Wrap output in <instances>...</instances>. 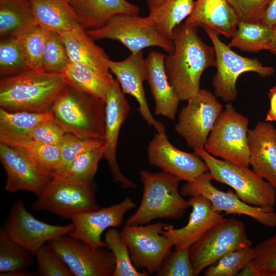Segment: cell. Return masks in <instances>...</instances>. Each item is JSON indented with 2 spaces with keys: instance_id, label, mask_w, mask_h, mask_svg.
Here are the masks:
<instances>
[{
  "instance_id": "obj_36",
  "label": "cell",
  "mask_w": 276,
  "mask_h": 276,
  "mask_svg": "<svg viewBox=\"0 0 276 276\" xmlns=\"http://www.w3.org/2000/svg\"><path fill=\"white\" fill-rule=\"evenodd\" d=\"M103 145L83 152L63 173L54 175L78 182L89 183L94 181L99 162L103 157Z\"/></svg>"
},
{
  "instance_id": "obj_39",
  "label": "cell",
  "mask_w": 276,
  "mask_h": 276,
  "mask_svg": "<svg viewBox=\"0 0 276 276\" xmlns=\"http://www.w3.org/2000/svg\"><path fill=\"white\" fill-rule=\"evenodd\" d=\"M103 145V140L82 139L72 134L66 133L58 146L60 152V162L54 175H58L63 173L83 152Z\"/></svg>"
},
{
  "instance_id": "obj_54",
  "label": "cell",
  "mask_w": 276,
  "mask_h": 276,
  "mask_svg": "<svg viewBox=\"0 0 276 276\" xmlns=\"http://www.w3.org/2000/svg\"><path fill=\"white\" fill-rule=\"evenodd\" d=\"M276 213V212H275Z\"/></svg>"
},
{
  "instance_id": "obj_53",
  "label": "cell",
  "mask_w": 276,
  "mask_h": 276,
  "mask_svg": "<svg viewBox=\"0 0 276 276\" xmlns=\"http://www.w3.org/2000/svg\"><path fill=\"white\" fill-rule=\"evenodd\" d=\"M275 132H276V129H275Z\"/></svg>"
},
{
  "instance_id": "obj_26",
  "label": "cell",
  "mask_w": 276,
  "mask_h": 276,
  "mask_svg": "<svg viewBox=\"0 0 276 276\" xmlns=\"http://www.w3.org/2000/svg\"><path fill=\"white\" fill-rule=\"evenodd\" d=\"M69 2L80 25L87 30L103 27L116 15L140 12L137 6L126 0H69Z\"/></svg>"
},
{
  "instance_id": "obj_48",
  "label": "cell",
  "mask_w": 276,
  "mask_h": 276,
  "mask_svg": "<svg viewBox=\"0 0 276 276\" xmlns=\"http://www.w3.org/2000/svg\"><path fill=\"white\" fill-rule=\"evenodd\" d=\"M268 97L270 100V108L266 114L265 121L267 122L276 121V85L269 90Z\"/></svg>"
},
{
  "instance_id": "obj_17",
  "label": "cell",
  "mask_w": 276,
  "mask_h": 276,
  "mask_svg": "<svg viewBox=\"0 0 276 276\" xmlns=\"http://www.w3.org/2000/svg\"><path fill=\"white\" fill-rule=\"evenodd\" d=\"M105 126L103 157L108 165L113 180L122 188H134L135 184L121 172L117 160L119 132L130 110L120 84L113 79L105 99Z\"/></svg>"
},
{
  "instance_id": "obj_1",
  "label": "cell",
  "mask_w": 276,
  "mask_h": 276,
  "mask_svg": "<svg viewBox=\"0 0 276 276\" xmlns=\"http://www.w3.org/2000/svg\"><path fill=\"white\" fill-rule=\"evenodd\" d=\"M197 30V27L186 22L176 26L172 36L174 50L165 59L168 79L180 101L195 96L200 89L202 74L215 65L213 47L203 41Z\"/></svg>"
},
{
  "instance_id": "obj_21",
  "label": "cell",
  "mask_w": 276,
  "mask_h": 276,
  "mask_svg": "<svg viewBox=\"0 0 276 276\" xmlns=\"http://www.w3.org/2000/svg\"><path fill=\"white\" fill-rule=\"evenodd\" d=\"M188 203L192 208L186 225L175 228L167 224L162 234L173 243L175 249H188L207 231L221 221L223 215L215 211L211 202L202 196L191 197Z\"/></svg>"
},
{
  "instance_id": "obj_33",
  "label": "cell",
  "mask_w": 276,
  "mask_h": 276,
  "mask_svg": "<svg viewBox=\"0 0 276 276\" xmlns=\"http://www.w3.org/2000/svg\"><path fill=\"white\" fill-rule=\"evenodd\" d=\"M33 255L30 251L12 239L3 226L1 228V276L27 269L33 264Z\"/></svg>"
},
{
  "instance_id": "obj_25",
  "label": "cell",
  "mask_w": 276,
  "mask_h": 276,
  "mask_svg": "<svg viewBox=\"0 0 276 276\" xmlns=\"http://www.w3.org/2000/svg\"><path fill=\"white\" fill-rule=\"evenodd\" d=\"M60 35L70 61L84 64L104 77H112L108 66L110 59L80 25Z\"/></svg>"
},
{
  "instance_id": "obj_47",
  "label": "cell",
  "mask_w": 276,
  "mask_h": 276,
  "mask_svg": "<svg viewBox=\"0 0 276 276\" xmlns=\"http://www.w3.org/2000/svg\"><path fill=\"white\" fill-rule=\"evenodd\" d=\"M258 22L272 29L276 27V0H270L261 13Z\"/></svg>"
},
{
  "instance_id": "obj_29",
  "label": "cell",
  "mask_w": 276,
  "mask_h": 276,
  "mask_svg": "<svg viewBox=\"0 0 276 276\" xmlns=\"http://www.w3.org/2000/svg\"><path fill=\"white\" fill-rule=\"evenodd\" d=\"M61 74L67 84L104 100L113 79L104 77L84 64L72 61Z\"/></svg>"
},
{
  "instance_id": "obj_27",
  "label": "cell",
  "mask_w": 276,
  "mask_h": 276,
  "mask_svg": "<svg viewBox=\"0 0 276 276\" xmlns=\"http://www.w3.org/2000/svg\"><path fill=\"white\" fill-rule=\"evenodd\" d=\"M37 25L58 34L80 25L69 0H30Z\"/></svg>"
},
{
  "instance_id": "obj_52",
  "label": "cell",
  "mask_w": 276,
  "mask_h": 276,
  "mask_svg": "<svg viewBox=\"0 0 276 276\" xmlns=\"http://www.w3.org/2000/svg\"><path fill=\"white\" fill-rule=\"evenodd\" d=\"M164 0H147V5L149 11L160 5Z\"/></svg>"
},
{
  "instance_id": "obj_15",
  "label": "cell",
  "mask_w": 276,
  "mask_h": 276,
  "mask_svg": "<svg viewBox=\"0 0 276 276\" xmlns=\"http://www.w3.org/2000/svg\"><path fill=\"white\" fill-rule=\"evenodd\" d=\"M0 160L6 174V191H27L40 195L54 177L32 156L17 148L0 142Z\"/></svg>"
},
{
  "instance_id": "obj_9",
  "label": "cell",
  "mask_w": 276,
  "mask_h": 276,
  "mask_svg": "<svg viewBox=\"0 0 276 276\" xmlns=\"http://www.w3.org/2000/svg\"><path fill=\"white\" fill-rule=\"evenodd\" d=\"M252 245L244 224L234 218H225L207 231L189 248L195 276L235 249Z\"/></svg>"
},
{
  "instance_id": "obj_40",
  "label": "cell",
  "mask_w": 276,
  "mask_h": 276,
  "mask_svg": "<svg viewBox=\"0 0 276 276\" xmlns=\"http://www.w3.org/2000/svg\"><path fill=\"white\" fill-rule=\"evenodd\" d=\"M70 62L66 46L59 34L50 32L42 56V67L48 72L61 73Z\"/></svg>"
},
{
  "instance_id": "obj_24",
  "label": "cell",
  "mask_w": 276,
  "mask_h": 276,
  "mask_svg": "<svg viewBox=\"0 0 276 276\" xmlns=\"http://www.w3.org/2000/svg\"><path fill=\"white\" fill-rule=\"evenodd\" d=\"M166 55L155 51L145 59L147 70V81L155 102V114L173 120L180 101L170 84L166 73Z\"/></svg>"
},
{
  "instance_id": "obj_28",
  "label": "cell",
  "mask_w": 276,
  "mask_h": 276,
  "mask_svg": "<svg viewBox=\"0 0 276 276\" xmlns=\"http://www.w3.org/2000/svg\"><path fill=\"white\" fill-rule=\"evenodd\" d=\"M36 25L30 0H0L1 39L18 37Z\"/></svg>"
},
{
  "instance_id": "obj_30",
  "label": "cell",
  "mask_w": 276,
  "mask_h": 276,
  "mask_svg": "<svg viewBox=\"0 0 276 276\" xmlns=\"http://www.w3.org/2000/svg\"><path fill=\"white\" fill-rule=\"evenodd\" d=\"M194 4L193 0H164L148 17L162 36L172 39L173 30L191 14Z\"/></svg>"
},
{
  "instance_id": "obj_51",
  "label": "cell",
  "mask_w": 276,
  "mask_h": 276,
  "mask_svg": "<svg viewBox=\"0 0 276 276\" xmlns=\"http://www.w3.org/2000/svg\"><path fill=\"white\" fill-rule=\"evenodd\" d=\"M268 51L276 56V27L273 29L271 41Z\"/></svg>"
},
{
  "instance_id": "obj_10",
  "label": "cell",
  "mask_w": 276,
  "mask_h": 276,
  "mask_svg": "<svg viewBox=\"0 0 276 276\" xmlns=\"http://www.w3.org/2000/svg\"><path fill=\"white\" fill-rule=\"evenodd\" d=\"M205 31L215 51L216 73L212 80L214 94L224 101L229 102L237 98L236 81L241 74L251 72L266 77L274 73L273 67L264 65L257 59L243 57L234 52L213 31Z\"/></svg>"
},
{
  "instance_id": "obj_2",
  "label": "cell",
  "mask_w": 276,
  "mask_h": 276,
  "mask_svg": "<svg viewBox=\"0 0 276 276\" xmlns=\"http://www.w3.org/2000/svg\"><path fill=\"white\" fill-rule=\"evenodd\" d=\"M66 85L61 73L26 69L1 80V108L8 111H50Z\"/></svg>"
},
{
  "instance_id": "obj_13",
  "label": "cell",
  "mask_w": 276,
  "mask_h": 276,
  "mask_svg": "<svg viewBox=\"0 0 276 276\" xmlns=\"http://www.w3.org/2000/svg\"><path fill=\"white\" fill-rule=\"evenodd\" d=\"M209 171L192 181L187 182L180 190L183 196H202L208 199L213 209L225 214L244 215L268 227L276 226V213L273 207L250 205L242 201L231 190L225 192L218 189L212 183Z\"/></svg>"
},
{
  "instance_id": "obj_23",
  "label": "cell",
  "mask_w": 276,
  "mask_h": 276,
  "mask_svg": "<svg viewBox=\"0 0 276 276\" xmlns=\"http://www.w3.org/2000/svg\"><path fill=\"white\" fill-rule=\"evenodd\" d=\"M240 21L228 0H196L185 22L232 38Z\"/></svg>"
},
{
  "instance_id": "obj_34",
  "label": "cell",
  "mask_w": 276,
  "mask_h": 276,
  "mask_svg": "<svg viewBox=\"0 0 276 276\" xmlns=\"http://www.w3.org/2000/svg\"><path fill=\"white\" fill-rule=\"evenodd\" d=\"M0 142L25 151L53 174L59 167L60 152L58 146L44 144L29 136L5 139Z\"/></svg>"
},
{
  "instance_id": "obj_5",
  "label": "cell",
  "mask_w": 276,
  "mask_h": 276,
  "mask_svg": "<svg viewBox=\"0 0 276 276\" xmlns=\"http://www.w3.org/2000/svg\"><path fill=\"white\" fill-rule=\"evenodd\" d=\"M194 150L205 163L213 179L231 187L242 201L256 206H274L276 189L248 167L216 158L203 148Z\"/></svg>"
},
{
  "instance_id": "obj_43",
  "label": "cell",
  "mask_w": 276,
  "mask_h": 276,
  "mask_svg": "<svg viewBox=\"0 0 276 276\" xmlns=\"http://www.w3.org/2000/svg\"><path fill=\"white\" fill-rule=\"evenodd\" d=\"M37 263L36 275L41 276H73L66 264L47 243L35 254Z\"/></svg>"
},
{
  "instance_id": "obj_50",
  "label": "cell",
  "mask_w": 276,
  "mask_h": 276,
  "mask_svg": "<svg viewBox=\"0 0 276 276\" xmlns=\"http://www.w3.org/2000/svg\"><path fill=\"white\" fill-rule=\"evenodd\" d=\"M36 273H33L29 271L27 269L16 271L15 272L5 274L4 275L5 276H31V275H36Z\"/></svg>"
},
{
  "instance_id": "obj_41",
  "label": "cell",
  "mask_w": 276,
  "mask_h": 276,
  "mask_svg": "<svg viewBox=\"0 0 276 276\" xmlns=\"http://www.w3.org/2000/svg\"><path fill=\"white\" fill-rule=\"evenodd\" d=\"M17 37L1 39L0 42V75L3 78L25 70Z\"/></svg>"
},
{
  "instance_id": "obj_42",
  "label": "cell",
  "mask_w": 276,
  "mask_h": 276,
  "mask_svg": "<svg viewBox=\"0 0 276 276\" xmlns=\"http://www.w3.org/2000/svg\"><path fill=\"white\" fill-rule=\"evenodd\" d=\"M251 262L256 276H271L276 272V234L253 247Z\"/></svg>"
},
{
  "instance_id": "obj_22",
  "label": "cell",
  "mask_w": 276,
  "mask_h": 276,
  "mask_svg": "<svg viewBox=\"0 0 276 276\" xmlns=\"http://www.w3.org/2000/svg\"><path fill=\"white\" fill-rule=\"evenodd\" d=\"M269 122L260 121L247 133L252 170L276 189V132Z\"/></svg>"
},
{
  "instance_id": "obj_37",
  "label": "cell",
  "mask_w": 276,
  "mask_h": 276,
  "mask_svg": "<svg viewBox=\"0 0 276 276\" xmlns=\"http://www.w3.org/2000/svg\"><path fill=\"white\" fill-rule=\"evenodd\" d=\"M107 248L113 254L115 269L113 276H148L146 271H139L133 264L127 244L122 239L120 232L116 228H109L105 234Z\"/></svg>"
},
{
  "instance_id": "obj_45",
  "label": "cell",
  "mask_w": 276,
  "mask_h": 276,
  "mask_svg": "<svg viewBox=\"0 0 276 276\" xmlns=\"http://www.w3.org/2000/svg\"><path fill=\"white\" fill-rule=\"evenodd\" d=\"M66 133L54 119H50L35 126L28 136L44 144L58 146Z\"/></svg>"
},
{
  "instance_id": "obj_18",
  "label": "cell",
  "mask_w": 276,
  "mask_h": 276,
  "mask_svg": "<svg viewBox=\"0 0 276 276\" xmlns=\"http://www.w3.org/2000/svg\"><path fill=\"white\" fill-rule=\"evenodd\" d=\"M147 155L150 164L180 180L192 181L208 171L201 157L195 152H186L176 148L169 141L166 132L154 134L148 144Z\"/></svg>"
},
{
  "instance_id": "obj_16",
  "label": "cell",
  "mask_w": 276,
  "mask_h": 276,
  "mask_svg": "<svg viewBox=\"0 0 276 276\" xmlns=\"http://www.w3.org/2000/svg\"><path fill=\"white\" fill-rule=\"evenodd\" d=\"M3 227L10 237L33 255L49 241L69 235L74 229L73 223L65 225H54L36 219L17 200Z\"/></svg>"
},
{
  "instance_id": "obj_14",
  "label": "cell",
  "mask_w": 276,
  "mask_h": 276,
  "mask_svg": "<svg viewBox=\"0 0 276 276\" xmlns=\"http://www.w3.org/2000/svg\"><path fill=\"white\" fill-rule=\"evenodd\" d=\"M48 244L65 262L74 275H113L115 259L109 249L94 248L70 235L60 236Z\"/></svg>"
},
{
  "instance_id": "obj_6",
  "label": "cell",
  "mask_w": 276,
  "mask_h": 276,
  "mask_svg": "<svg viewBox=\"0 0 276 276\" xmlns=\"http://www.w3.org/2000/svg\"><path fill=\"white\" fill-rule=\"evenodd\" d=\"M248 118L228 103L217 118L203 148L214 156L248 167Z\"/></svg>"
},
{
  "instance_id": "obj_8",
  "label": "cell",
  "mask_w": 276,
  "mask_h": 276,
  "mask_svg": "<svg viewBox=\"0 0 276 276\" xmlns=\"http://www.w3.org/2000/svg\"><path fill=\"white\" fill-rule=\"evenodd\" d=\"M96 183H81L54 177L33 202L34 210L45 211L64 218L99 209L96 199Z\"/></svg>"
},
{
  "instance_id": "obj_20",
  "label": "cell",
  "mask_w": 276,
  "mask_h": 276,
  "mask_svg": "<svg viewBox=\"0 0 276 276\" xmlns=\"http://www.w3.org/2000/svg\"><path fill=\"white\" fill-rule=\"evenodd\" d=\"M135 206L132 199L127 197L109 206L78 214L71 219L74 229L69 235L94 248L107 247L101 239L103 232L110 227L120 226L126 212Z\"/></svg>"
},
{
  "instance_id": "obj_11",
  "label": "cell",
  "mask_w": 276,
  "mask_h": 276,
  "mask_svg": "<svg viewBox=\"0 0 276 276\" xmlns=\"http://www.w3.org/2000/svg\"><path fill=\"white\" fill-rule=\"evenodd\" d=\"M167 225L163 222L146 225L125 224L120 232L134 265L150 274L156 272L173 246L162 234Z\"/></svg>"
},
{
  "instance_id": "obj_35",
  "label": "cell",
  "mask_w": 276,
  "mask_h": 276,
  "mask_svg": "<svg viewBox=\"0 0 276 276\" xmlns=\"http://www.w3.org/2000/svg\"><path fill=\"white\" fill-rule=\"evenodd\" d=\"M50 32L37 25L17 37L26 69L43 70L42 56Z\"/></svg>"
},
{
  "instance_id": "obj_31",
  "label": "cell",
  "mask_w": 276,
  "mask_h": 276,
  "mask_svg": "<svg viewBox=\"0 0 276 276\" xmlns=\"http://www.w3.org/2000/svg\"><path fill=\"white\" fill-rule=\"evenodd\" d=\"M273 29L259 22L240 21L237 30L227 45L244 52L269 50Z\"/></svg>"
},
{
  "instance_id": "obj_32",
  "label": "cell",
  "mask_w": 276,
  "mask_h": 276,
  "mask_svg": "<svg viewBox=\"0 0 276 276\" xmlns=\"http://www.w3.org/2000/svg\"><path fill=\"white\" fill-rule=\"evenodd\" d=\"M54 119L51 110L44 113L25 111H8L0 108V140L28 136L37 124Z\"/></svg>"
},
{
  "instance_id": "obj_44",
  "label": "cell",
  "mask_w": 276,
  "mask_h": 276,
  "mask_svg": "<svg viewBox=\"0 0 276 276\" xmlns=\"http://www.w3.org/2000/svg\"><path fill=\"white\" fill-rule=\"evenodd\" d=\"M155 274L157 276H195L189 249L171 250Z\"/></svg>"
},
{
  "instance_id": "obj_7",
  "label": "cell",
  "mask_w": 276,
  "mask_h": 276,
  "mask_svg": "<svg viewBox=\"0 0 276 276\" xmlns=\"http://www.w3.org/2000/svg\"><path fill=\"white\" fill-rule=\"evenodd\" d=\"M94 40L101 39L121 42L131 53L151 47H157L168 53L174 50L172 39L162 36L155 28L148 16L139 14H117L103 27L86 31Z\"/></svg>"
},
{
  "instance_id": "obj_12",
  "label": "cell",
  "mask_w": 276,
  "mask_h": 276,
  "mask_svg": "<svg viewBox=\"0 0 276 276\" xmlns=\"http://www.w3.org/2000/svg\"><path fill=\"white\" fill-rule=\"evenodd\" d=\"M222 110V105L216 96L208 90L200 88L181 109L175 130L189 148H204Z\"/></svg>"
},
{
  "instance_id": "obj_4",
  "label": "cell",
  "mask_w": 276,
  "mask_h": 276,
  "mask_svg": "<svg viewBox=\"0 0 276 276\" xmlns=\"http://www.w3.org/2000/svg\"><path fill=\"white\" fill-rule=\"evenodd\" d=\"M143 185L141 203L127 220V225H144L159 218L176 219L182 217L189 206L178 190L180 180L162 171L140 172Z\"/></svg>"
},
{
  "instance_id": "obj_46",
  "label": "cell",
  "mask_w": 276,
  "mask_h": 276,
  "mask_svg": "<svg viewBox=\"0 0 276 276\" xmlns=\"http://www.w3.org/2000/svg\"><path fill=\"white\" fill-rule=\"evenodd\" d=\"M240 21L258 22L263 11L270 0H228Z\"/></svg>"
},
{
  "instance_id": "obj_19",
  "label": "cell",
  "mask_w": 276,
  "mask_h": 276,
  "mask_svg": "<svg viewBox=\"0 0 276 276\" xmlns=\"http://www.w3.org/2000/svg\"><path fill=\"white\" fill-rule=\"evenodd\" d=\"M108 66L110 72L116 76L123 93L136 99L137 110L148 125L154 126L157 132H166L164 125L153 117L145 94L143 84L147 80L148 74L143 51L131 53L120 61L110 60Z\"/></svg>"
},
{
  "instance_id": "obj_38",
  "label": "cell",
  "mask_w": 276,
  "mask_h": 276,
  "mask_svg": "<svg viewBox=\"0 0 276 276\" xmlns=\"http://www.w3.org/2000/svg\"><path fill=\"white\" fill-rule=\"evenodd\" d=\"M251 245L240 247L225 254L206 268L204 276H235L252 259Z\"/></svg>"
},
{
  "instance_id": "obj_3",
  "label": "cell",
  "mask_w": 276,
  "mask_h": 276,
  "mask_svg": "<svg viewBox=\"0 0 276 276\" xmlns=\"http://www.w3.org/2000/svg\"><path fill=\"white\" fill-rule=\"evenodd\" d=\"M105 107V100L67 84L51 111L66 133L82 139L103 140Z\"/></svg>"
},
{
  "instance_id": "obj_49",
  "label": "cell",
  "mask_w": 276,
  "mask_h": 276,
  "mask_svg": "<svg viewBox=\"0 0 276 276\" xmlns=\"http://www.w3.org/2000/svg\"><path fill=\"white\" fill-rule=\"evenodd\" d=\"M239 276H256V272L251 261L238 273Z\"/></svg>"
}]
</instances>
